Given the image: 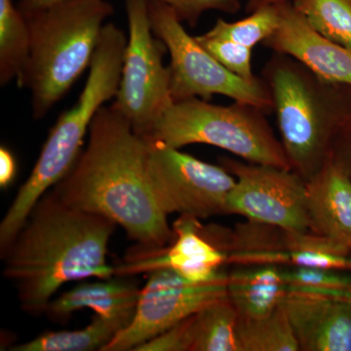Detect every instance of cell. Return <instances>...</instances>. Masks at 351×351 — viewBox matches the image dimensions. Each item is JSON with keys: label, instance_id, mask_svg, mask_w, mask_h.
Returning a JSON list of instances; mask_svg holds the SVG:
<instances>
[{"label": "cell", "instance_id": "obj_4", "mask_svg": "<svg viewBox=\"0 0 351 351\" xmlns=\"http://www.w3.org/2000/svg\"><path fill=\"white\" fill-rule=\"evenodd\" d=\"M112 12L105 0H62L24 15L31 51L18 85L31 90L36 119L49 112L90 66L104 21Z\"/></svg>", "mask_w": 351, "mask_h": 351}, {"label": "cell", "instance_id": "obj_20", "mask_svg": "<svg viewBox=\"0 0 351 351\" xmlns=\"http://www.w3.org/2000/svg\"><path fill=\"white\" fill-rule=\"evenodd\" d=\"M31 36L25 16L12 0H0V82L18 83L29 62Z\"/></svg>", "mask_w": 351, "mask_h": 351}, {"label": "cell", "instance_id": "obj_23", "mask_svg": "<svg viewBox=\"0 0 351 351\" xmlns=\"http://www.w3.org/2000/svg\"><path fill=\"white\" fill-rule=\"evenodd\" d=\"M311 27L351 49V0H291Z\"/></svg>", "mask_w": 351, "mask_h": 351}, {"label": "cell", "instance_id": "obj_1", "mask_svg": "<svg viewBox=\"0 0 351 351\" xmlns=\"http://www.w3.org/2000/svg\"><path fill=\"white\" fill-rule=\"evenodd\" d=\"M89 135L86 149L52 193L69 206L110 219L140 248L167 246L174 232L152 191L145 138L113 106L99 110Z\"/></svg>", "mask_w": 351, "mask_h": 351}, {"label": "cell", "instance_id": "obj_19", "mask_svg": "<svg viewBox=\"0 0 351 351\" xmlns=\"http://www.w3.org/2000/svg\"><path fill=\"white\" fill-rule=\"evenodd\" d=\"M119 320L108 319L95 314L83 329L46 332L36 338L11 346V351H103L125 328Z\"/></svg>", "mask_w": 351, "mask_h": 351}, {"label": "cell", "instance_id": "obj_22", "mask_svg": "<svg viewBox=\"0 0 351 351\" xmlns=\"http://www.w3.org/2000/svg\"><path fill=\"white\" fill-rule=\"evenodd\" d=\"M350 251L311 232L285 233V265L348 269Z\"/></svg>", "mask_w": 351, "mask_h": 351}, {"label": "cell", "instance_id": "obj_3", "mask_svg": "<svg viewBox=\"0 0 351 351\" xmlns=\"http://www.w3.org/2000/svg\"><path fill=\"white\" fill-rule=\"evenodd\" d=\"M126 45L121 29L112 23L104 25L84 89L75 107L62 113L51 129L31 175L2 219L6 232H19L36 203L73 169L95 115L105 101L117 96Z\"/></svg>", "mask_w": 351, "mask_h": 351}, {"label": "cell", "instance_id": "obj_14", "mask_svg": "<svg viewBox=\"0 0 351 351\" xmlns=\"http://www.w3.org/2000/svg\"><path fill=\"white\" fill-rule=\"evenodd\" d=\"M286 313L304 351H351V299L289 292Z\"/></svg>", "mask_w": 351, "mask_h": 351}, {"label": "cell", "instance_id": "obj_26", "mask_svg": "<svg viewBox=\"0 0 351 351\" xmlns=\"http://www.w3.org/2000/svg\"><path fill=\"white\" fill-rule=\"evenodd\" d=\"M195 38L226 69L249 82L257 80L252 73V48L225 39L207 38L203 36Z\"/></svg>", "mask_w": 351, "mask_h": 351}, {"label": "cell", "instance_id": "obj_2", "mask_svg": "<svg viewBox=\"0 0 351 351\" xmlns=\"http://www.w3.org/2000/svg\"><path fill=\"white\" fill-rule=\"evenodd\" d=\"M117 226L106 217L69 206L52 191L44 195L0 252L2 274L15 286L21 308L43 315L64 284L114 276L108 249Z\"/></svg>", "mask_w": 351, "mask_h": 351}, {"label": "cell", "instance_id": "obj_5", "mask_svg": "<svg viewBox=\"0 0 351 351\" xmlns=\"http://www.w3.org/2000/svg\"><path fill=\"white\" fill-rule=\"evenodd\" d=\"M265 112L237 101L221 107L197 98L173 101L144 137L176 149L193 144L214 145L248 162L291 169L282 144L265 120Z\"/></svg>", "mask_w": 351, "mask_h": 351}, {"label": "cell", "instance_id": "obj_7", "mask_svg": "<svg viewBox=\"0 0 351 351\" xmlns=\"http://www.w3.org/2000/svg\"><path fill=\"white\" fill-rule=\"evenodd\" d=\"M152 32L169 50L170 92L173 101L219 94L265 112L274 110L269 88L260 80H243L226 69L196 38L189 36L172 7L163 0H149Z\"/></svg>", "mask_w": 351, "mask_h": 351}, {"label": "cell", "instance_id": "obj_21", "mask_svg": "<svg viewBox=\"0 0 351 351\" xmlns=\"http://www.w3.org/2000/svg\"><path fill=\"white\" fill-rule=\"evenodd\" d=\"M237 335L239 351L301 350L284 304L263 317H239Z\"/></svg>", "mask_w": 351, "mask_h": 351}, {"label": "cell", "instance_id": "obj_27", "mask_svg": "<svg viewBox=\"0 0 351 351\" xmlns=\"http://www.w3.org/2000/svg\"><path fill=\"white\" fill-rule=\"evenodd\" d=\"M172 7L181 21L195 25L201 14L207 10L237 13L240 10L239 0H163Z\"/></svg>", "mask_w": 351, "mask_h": 351}, {"label": "cell", "instance_id": "obj_16", "mask_svg": "<svg viewBox=\"0 0 351 351\" xmlns=\"http://www.w3.org/2000/svg\"><path fill=\"white\" fill-rule=\"evenodd\" d=\"M82 283L48 304L45 314L54 322H66L73 313L89 308L108 319L130 324L137 309L141 288L125 277Z\"/></svg>", "mask_w": 351, "mask_h": 351}, {"label": "cell", "instance_id": "obj_24", "mask_svg": "<svg viewBox=\"0 0 351 351\" xmlns=\"http://www.w3.org/2000/svg\"><path fill=\"white\" fill-rule=\"evenodd\" d=\"M279 23L280 14L278 6L274 4L260 7L250 16L237 22L228 23L219 19L202 36L207 38L233 41L253 49L257 44L265 43L276 32Z\"/></svg>", "mask_w": 351, "mask_h": 351}, {"label": "cell", "instance_id": "obj_25", "mask_svg": "<svg viewBox=\"0 0 351 351\" xmlns=\"http://www.w3.org/2000/svg\"><path fill=\"white\" fill-rule=\"evenodd\" d=\"M289 292L351 299V277L339 270L283 265Z\"/></svg>", "mask_w": 351, "mask_h": 351}, {"label": "cell", "instance_id": "obj_9", "mask_svg": "<svg viewBox=\"0 0 351 351\" xmlns=\"http://www.w3.org/2000/svg\"><path fill=\"white\" fill-rule=\"evenodd\" d=\"M147 144V174L164 213L207 219L226 214L237 179L223 166L203 162L156 138Z\"/></svg>", "mask_w": 351, "mask_h": 351}, {"label": "cell", "instance_id": "obj_13", "mask_svg": "<svg viewBox=\"0 0 351 351\" xmlns=\"http://www.w3.org/2000/svg\"><path fill=\"white\" fill-rule=\"evenodd\" d=\"M278 29L265 41L278 54L293 58L322 82L351 87V49L314 31L291 0L277 4Z\"/></svg>", "mask_w": 351, "mask_h": 351}, {"label": "cell", "instance_id": "obj_28", "mask_svg": "<svg viewBox=\"0 0 351 351\" xmlns=\"http://www.w3.org/2000/svg\"><path fill=\"white\" fill-rule=\"evenodd\" d=\"M136 351H191V316L138 346Z\"/></svg>", "mask_w": 351, "mask_h": 351}, {"label": "cell", "instance_id": "obj_12", "mask_svg": "<svg viewBox=\"0 0 351 351\" xmlns=\"http://www.w3.org/2000/svg\"><path fill=\"white\" fill-rule=\"evenodd\" d=\"M174 239L154 250L138 248L114 267V276L128 277L170 269L195 283L213 280L228 263V232L201 225L199 219L180 215L173 223Z\"/></svg>", "mask_w": 351, "mask_h": 351}, {"label": "cell", "instance_id": "obj_10", "mask_svg": "<svg viewBox=\"0 0 351 351\" xmlns=\"http://www.w3.org/2000/svg\"><path fill=\"white\" fill-rule=\"evenodd\" d=\"M147 276L130 324L103 351H136L203 307L228 297V274L223 270L203 283L191 282L170 269L154 270Z\"/></svg>", "mask_w": 351, "mask_h": 351}, {"label": "cell", "instance_id": "obj_11", "mask_svg": "<svg viewBox=\"0 0 351 351\" xmlns=\"http://www.w3.org/2000/svg\"><path fill=\"white\" fill-rule=\"evenodd\" d=\"M237 179L228 196L226 214L288 232H309L306 182L288 168L223 159Z\"/></svg>", "mask_w": 351, "mask_h": 351}, {"label": "cell", "instance_id": "obj_8", "mask_svg": "<svg viewBox=\"0 0 351 351\" xmlns=\"http://www.w3.org/2000/svg\"><path fill=\"white\" fill-rule=\"evenodd\" d=\"M149 2L126 0L129 39L112 105L143 137L151 133L157 119L173 103L170 69L163 64L165 45L152 36Z\"/></svg>", "mask_w": 351, "mask_h": 351}, {"label": "cell", "instance_id": "obj_17", "mask_svg": "<svg viewBox=\"0 0 351 351\" xmlns=\"http://www.w3.org/2000/svg\"><path fill=\"white\" fill-rule=\"evenodd\" d=\"M288 284L283 265H239L228 274L226 294L240 318H261L282 306Z\"/></svg>", "mask_w": 351, "mask_h": 351}, {"label": "cell", "instance_id": "obj_18", "mask_svg": "<svg viewBox=\"0 0 351 351\" xmlns=\"http://www.w3.org/2000/svg\"><path fill=\"white\" fill-rule=\"evenodd\" d=\"M239 314L228 297L191 316V351H239Z\"/></svg>", "mask_w": 351, "mask_h": 351}, {"label": "cell", "instance_id": "obj_30", "mask_svg": "<svg viewBox=\"0 0 351 351\" xmlns=\"http://www.w3.org/2000/svg\"><path fill=\"white\" fill-rule=\"evenodd\" d=\"M59 1H62V0H21L18 8L23 15H27V14L36 12V11L43 10V9L47 8Z\"/></svg>", "mask_w": 351, "mask_h": 351}, {"label": "cell", "instance_id": "obj_31", "mask_svg": "<svg viewBox=\"0 0 351 351\" xmlns=\"http://www.w3.org/2000/svg\"><path fill=\"white\" fill-rule=\"evenodd\" d=\"M285 1H289V0H248L247 9H248V11H250V12H253V11L260 8V7L274 5V4H278Z\"/></svg>", "mask_w": 351, "mask_h": 351}, {"label": "cell", "instance_id": "obj_29", "mask_svg": "<svg viewBox=\"0 0 351 351\" xmlns=\"http://www.w3.org/2000/svg\"><path fill=\"white\" fill-rule=\"evenodd\" d=\"M17 164L12 152L6 147L0 149V186L7 189L15 179Z\"/></svg>", "mask_w": 351, "mask_h": 351}, {"label": "cell", "instance_id": "obj_15", "mask_svg": "<svg viewBox=\"0 0 351 351\" xmlns=\"http://www.w3.org/2000/svg\"><path fill=\"white\" fill-rule=\"evenodd\" d=\"M306 206L309 232L351 250V180L332 156L306 181Z\"/></svg>", "mask_w": 351, "mask_h": 351}, {"label": "cell", "instance_id": "obj_6", "mask_svg": "<svg viewBox=\"0 0 351 351\" xmlns=\"http://www.w3.org/2000/svg\"><path fill=\"white\" fill-rule=\"evenodd\" d=\"M269 91L281 144L291 169L308 181L328 160L338 125L326 88L293 58L279 54L269 64Z\"/></svg>", "mask_w": 351, "mask_h": 351}]
</instances>
